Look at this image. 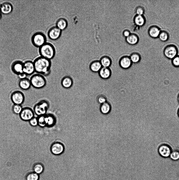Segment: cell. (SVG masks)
I'll return each instance as SVG.
<instances>
[{
    "label": "cell",
    "mask_w": 179,
    "mask_h": 180,
    "mask_svg": "<svg viewBox=\"0 0 179 180\" xmlns=\"http://www.w3.org/2000/svg\"><path fill=\"white\" fill-rule=\"evenodd\" d=\"M62 31L56 26L52 27L48 31V37L52 40H56L60 37Z\"/></svg>",
    "instance_id": "obj_9"
},
{
    "label": "cell",
    "mask_w": 179,
    "mask_h": 180,
    "mask_svg": "<svg viewBox=\"0 0 179 180\" xmlns=\"http://www.w3.org/2000/svg\"><path fill=\"white\" fill-rule=\"evenodd\" d=\"M1 4L0 3V9L1 8Z\"/></svg>",
    "instance_id": "obj_43"
},
{
    "label": "cell",
    "mask_w": 179,
    "mask_h": 180,
    "mask_svg": "<svg viewBox=\"0 0 179 180\" xmlns=\"http://www.w3.org/2000/svg\"><path fill=\"white\" fill-rule=\"evenodd\" d=\"M11 100L14 104L21 105L25 100V96L23 93L19 91L13 92L10 96Z\"/></svg>",
    "instance_id": "obj_8"
},
{
    "label": "cell",
    "mask_w": 179,
    "mask_h": 180,
    "mask_svg": "<svg viewBox=\"0 0 179 180\" xmlns=\"http://www.w3.org/2000/svg\"><path fill=\"white\" fill-rule=\"evenodd\" d=\"M173 65L176 67H179V55H177L172 60Z\"/></svg>",
    "instance_id": "obj_36"
},
{
    "label": "cell",
    "mask_w": 179,
    "mask_h": 180,
    "mask_svg": "<svg viewBox=\"0 0 179 180\" xmlns=\"http://www.w3.org/2000/svg\"><path fill=\"white\" fill-rule=\"evenodd\" d=\"M46 41L45 36L43 33L36 32L34 33L31 38V41L35 47H40L46 42Z\"/></svg>",
    "instance_id": "obj_5"
},
{
    "label": "cell",
    "mask_w": 179,
    "mask_h": 180,
    "mask_svg": "<svg viewBox=\"0 0 179 180\" xmlns=\"http://www.w3.org/2000/svg\"><path fill=\"white\" fill-rule=\"evenodd\" d=\"M99 60L102 67H110L112 64V59L107 56H102Z\"/></svg>",
    "instance_id": "obj_22"
},
{
    "label": "cell",
    "mask_w": 179,
    "mask_h": 180,
    "mask_svg": "<svg viewBox=\"0 0 179 180\" xmlns=\"http://www.w3.org/2000/svg\"><path fill=\"white\" fill-rule=\"evenodd\" d=\"M31 86L36 89H40L44 87L46 83V80L43 75L39 74H34L30 77Z\"/></svg>",
    "instance_id": "obj_3"
},
{
    "label": "cell",
    "mask_w": 179,
    "mask_h": 180,
    "mask_svg": "<svg viewBox=\"0 0 179 180\" xmlns=\"http://www.w3.org/2000/svg\"><path fill=\"white\" fill-rule=\"evenodd\" d=\"M49 102L43 100L36 104L33 108V111L36 115L39 116L45 115L49 107Z\"/></svg>",
    "instance_id": "obj_4"
},
{
    "label": "cell",
    "mask_w": 179,
    "mask_h": 180,
    "mask_svg": "<svg viewBox=\"0 0 179 180\" xmlns=\"http://www.w3.org/2000/svg\"><path fill=\"white\" fill-rule=\"evenodd\" d=\"M178 116L179 117V108L178 110Z\"/></svg>",
    "instance_id": "obj_42"
},
{
    "label": "cell",
    "mask_w": 179,
    "mask_h": 180,
    "mask_svg": "<svg viewBox=\"0 0 179 180\" xmlns=\"http://www.w3.org/2000/svg\"><path fill=\"white\" fill-rule=\"evenodd\" d=\"M18 78L20 79H22L27 78V76L25 73L23 72L20 74L18 75Z\"/></svg>",
    "instance_id": "obj_38"
},
{
    "label": "cell",
    "mask_w": 179,
    "mask_h": 180,
    "mask_svg": "<svg viewBox=\"0 0 179 180\" xmlns=\"http://www.w3.org/2000/svg\"><path fill=\"white\" fill-rule=\"evenodd\" d=\"M64 149L63 144L58 142L53 143L50 148L51 152L55 155H59L61 154L64 151Z\"/></svg>",
    "instance_id": "obj_12"
},
{
    "label": "cell",
    "mask_w": 179,
    "mask_h": 180,
    "mask_svg": "<svg viewBox=\"0 0 179 180\" xmlns=\"http://www.w3.org/2000/svg\"><path fill=\"white\" fill-rule=\"evenodd\" d=\"M33 62L35 72L44 76L51 72V60L41 56L36 58Z\"/></svg>",
    "instance_id": "obj_1"
},
{
    "label": "cell",
    "mask_w": 179,
    "mask_h": 180,
    "mask_svg": "<svg viewBox=\"0 0 179 180\" xmlns=\"http://www.w3.org/2000/svg\"><path fill=\"white\" fill-rule=\"evenodd\" d=\"M34 112L31 108L26 107L23 108L19 115L20 119L24 121H29L34 117Z\"/></svg>",
    "instance_id": "obj_7"
},
{
    "label": "cell",
    "mask_w": 179,
    "mask_h": 180,
    "mask_svg": "<svg viewBox=\"0 0 179 180\" xmlns=\"http://www.w3.org/2000/svg\"><path fill=\"white\" fill-rule=\"evenodd\" d=\"M30 125L33 127H35L38 125V119L34 117L29 121Z\"/></svg>",
    "instance_id": "obj_37"
},
{
    "label": "cell",
    "mask_w": 179,
    "mask_h": 180,
    "mask_svg": "<svg viewBox=\"0 0 179 180\" xmlns=\"http://www.w3.org/2000/svg\"><path fill=\"white\" fill-rule=\"evenodd\" d=\"M177 100H178V101L179 103V94H178V97H177Z\"/></svg>",
    "instance_id": "obj_40"
},
{
    "label": "cell",
    "mask_w": 179,
    "mask_h": 180,
    "mask_svg": "<svg viewBox=\"0 0 179 180\" xmlns=\"http://www.w3.org/2000/svg\"><path fill=\"white\" fill-rule=\"evenodd\" d=\"M96 100L97 102L100 105L108 101L107 97L102 94L98 95L97 97Z\"/></svg>",
    "instance_id": "obj_31"
},
{
    "label": "cell",
    "mask_w": 179,
    "mask_h": 180,
    "mask_svg": "<svg viewBox=\"0 0 179 180\" xmlns=\"http://www.w3.org/2000/svg\"><path fill=\"white\" fill-rule=\"evenodd\" d=\"M102 67L99 60H95L92 61L89 66L90 70L94 73H98Z\"/></svg>",
    "instance_id": "obj_19"
},
{
    "label": "cell",
    "mask_w": 179,
    "mask_h": 180,
    "mask_svg": "<svg viewBox=\"0 0 179 180\" xmlns=\"http://www.w3.org/2000/svg\"><path fill=\"white\" fill-rule=\"evenodd\" d=\"M161 31L160 29L158 26L153 25L149 27L148 33L150 37L152 38H156L158 37Z\"/></svg>",
    "instance_id": "obj_18"
},
{
    "label": "cell",
    "mask_w": 179,
    "mask_h": 180,
    "mask_svg": "<svg viewBox=\"0 0 179 180\" xmlns=\"http://www.w3.org/2000/svg\"><path fill=\"white\" fill-rule=\"evenodd\" d=\"M2 17L1 13L0 12V20L1 19Z\"/></svg>",
    "instance_id": "obj_41"
},
{
    "label": "cell",
    "mask_w": 179,
    "mask_h": 180,
    "mask_svg": "<svg viewBox=\"0 0 179 180\" xmlns=\"http://www.w3.org/2000/svg\"><path fill=\"white\" fill-rule=\"evenodd\" d=\"M18 85L20 88L24 90L29 89L31 86L30 80L27 78L20 79L19 81Z\"/></svg>",
    "instance_id": "obj_20"
},
{
    "label": "cell",
    "mask_w": 179,
    "mask_h": 180,
    "mask_svg": "<svg viewBox=\"0 0 179 180\" xmlns=\"http://www.w3.org/2000/svg\"><path fill=\"white\" fill-rule=\"evenodd\" d=\"M23 108L21 105L14 104L12 107L13 112L16 115H19L21 112Z\"/></svg>",
    "instance_id": "obj_30"
},
{
    "label": "cell",
    "mask_w": 179,
    "mask_h": 180,
    "mask_svg": "<svg viewBox=\"0 0 179 180\" xmlns=\"http://www.w3.org/2000/svg\"><path fill=\"white\" fill-rule=\"evenodd\" d=\"M23 62L19 60L14 61L12 64L11 66L12 72L18 75L23 72Z\"/></svg>",
    "instance_id": "obj_13"
},
{
    "label": "cell",
    "mask_w": 179,
    "mask_h": 180,
    "mask_svg": "<svg viewBox=\"0 0 179 180\" xmlns=\"http://www.w3.org/2000/svg\"><path fill=\"white\" fill-rule=\"evenodd\" d=\"M169 33L164 30L161 31L158 38L162 42L167 41L169 39Z\"/></svg>",
    "instance_id": "obj_27"
},
{
    "label": "cell",
    "mask_w": 179,
    "mask_h": 180,
    "mask_svg": "<svg viewBox=\"0 0 179 180\" xmlns=\"http://www.w3.org/2000/svg\"><path fill=\"white\" fill-rule=\"evenodd\" d=\"M136 15H143L145 13V9L143 7L141 6H138L135 9Z\"/></svg>",
    "instance_id": "obj_35"
},
{
    "label": "cell",
    "mask_w": 179,
    "mask_h": 180,
    "mask_svg": "<svg viewBox=\"0 0 179 180\" xmlns=\"http://www.w3.org/2000/svg\"><path fill=\"white\" fill-rule=\"evenodd\" d=\"M134 21L136 25L139 26H142L145 24L146 19L143 15H136L134 18Z\"/></svg>",
    "instance_id": "obj_25"
},
{
    "label": "cell",
    "mask_w": 179,
    "mask_h": 180,
    "mask_svg": "<svg viewBox=\"0 0 179 180\" xmlns=\"http://www.w3.org/2000/svg\"><path fill=\"white\" fill-rule=\"evenodd\" d=\"M98 73L101 78L104 80H107L111 76L112 71L110 67H102Z\"/></svg>",
    "instance_id": "obj_15"
},
{
    "label": "cell",
    "mask_w": 179,
    "mask_h": 180,
    "mask_svg": "<svg viewBox=\"0 0 179 180\" xmlns=\"http://www.w3.org/2000/svg\"><path fill=\"white\" fill-rule=\"evenodd\" d=\"M126 42L129 44L134 45L136 44L139 41L138 36L135 34L131 33L128 37L126 38Z\"/></svg>",
    "instance_id": "obj_24"
},
{
    "label": "cell",
    "mask_w": 179,
    "mask_h": 180,
    "mask_svg": "<svg viewBox=\"0 0 179 180\" xmlns=\"http://www.w3.org/2000/svg\"><path fill=\"white\" fill-rule=\"evenodd\" d=\"M129 57L133 64H138L140 63L141 61V56L138 53H133L130 55Z\"/></svg>",
    "instance_id": "obj_26"
},
{
    "label": "cell",
    "mask_w": 179,
    "mask_h": 180,
    "mask_svg": "<svg viewBox=\"0 0 179 180\" xmlns=\"http://www.w3.org/2000/svg\"><path fill=\"white\" fill-rule=\"evenodd\" d=\"M39 52L41 56L50 60L53 58L55 54L54 46L49 43H46L39 48Z\"/></svg>",
    "instance_id": "obj_2"
},
{
    "label": "cell",
    "mask_w": 179,
    "mask_h": 180,
    "mask_svg": "<svg viewBox=\"0 0 179 180\" xmlns=\"http://www.w3.org/2000/svg\"><path fill=\"white\" fill-rule=\"evenodd\" d=\"M67 26L68 22L67 20L64 18L59 19L56 23V26L62 31L65 29Z\"/></svg>",
    "instance_id": "obj_23"
},
{
    "label": "cell",
    "mask_w": 179,
    "mask_h": 180,
    "mask_svg": "<svg viewBox=\"0 0 179 180\" xmlns=\"http://www.w3.org/2000/svg\"><path fill=\"white\" fill-rule=\"evenodd\" d=\"M44 169L43 166L40 163H37L35 164L33 167L34 172L38 174L41 173L43 171Z\"/></svg>",
    "instance_id": "obj_29"
},
{
    "label": "cell",
    "mask_w": 179,
    "mask_h": 180,
    "mask_svg": "<svg viewBox=\"0 0 179 180\" xmlns=\"http://www.w3.org/2000/svg\"><path fill=\"white\" fill-rule=\"evenodd\" d=\"M39 179L38 174L34 172L29 173L27 177V180H38Z\"/></svg>",
    "instance_id": "obj_34"
},
{
    "label": "cell",
    "mask_w": 179,
    "mask_h": 180,
    "mask_svg": "<svg viewBox=\"0 0 179 180\" xmlns=\"http://www.w3.org/2000/svg\"><path fill=\"white\" fill-rule=\"evenodd\" d=\"M170 158L174 160L179 159V151L177 150L172 151L170 156Z\"/></svg>",
    "instance_id": "obj_33"
},
{
    "label": "cell",
    "mask_w": 179,
    "mask_h": 180,
    "mask_svg": "<svg viewBox=\"0 0 179 180\" xmlns=\"http://www.w3.org/2000/svg\"><path fill=\"white\" fill-rule=\"evenodd\" d=\"M45 120L46 125L50 126H52L54 124V118L51 115H45Z\"/></svg>",
    "instance_id": "obj_28"
},
{
    "label": "cell",
    "mask_w": 179,
    "mask_h": 180,
    "mask_svg": "<svg viewBox=\"0 0 179 180\" xmlns=\"http://www.w3.org/2000/svg\"><path fill=\"white\" fill-rule=\"evenodd\" d=\"M119 64L122 69L127 70L130 68L132 66V63L129 56H125L122 57L119 59Z\"/></svg>",
    "instance_id": "obj_11"
},
{
    "label": "cell",
    "mask_w": 179,
    "mask_h": 180,
    "mask_svg": "<svg viewBox=\"0 0 179 180\" xmlns=\"http://www.w3.org/2000/svg\"><path fill=\"white\" fill-rule=\"evenodd\" d=\"M158 151L160 155L164 157H170L172 152L171 149L168 145L163 144L159 147Z\"/></svg>",
    "instance_id": "obj_14"
},
{
    "label": "cell",
    "mask_w": 179,
    "mask_h": 180,
    "mask_svg": "<svg viewBox=\"0 0 179 180\" xmlns=\"http://www.w3.org/2000/svg\"><path fill=\"white\" fill-rule=\"evenodd\" d=\"M99 111L101 114L104 115H107L111 112L112 106L111 104L107 101L100 105Z\"/></svg>",
    "instance_id": "obj_16"
},
{
    "label": "cell",
    "mask_w": 179,
    "mask_h": 180,
    "mask_svg": "<svg viewBox=\"0 0 179 180\" xmlns=\"http://www.w3.org/2000/svg\"><path fill=\"white\" fill-rule=\"evenodd\" d=\"M61 84L62 86L65 89H69L72 86L73 80L72 78L69 76L64 77L61 80Z\"/></svg>",
    "instance_id": "obj_21"
},
{
    "label": "cell",
    "mask_w": 179,
    "mask_h": 180,
    "mask_svg": "<svg viewBox=\"0 0 179 180\" xmlns=\"http://www.w3.org/2000/svg\"><path fill=\"white\" fill-rule=\"evenodd\" d=\"M130 34L131 33L130 31L128 30H125L123 32V36L126 38L128 37Z\"/></svg>",
    "instance_id": "obj_39"
},
{
    "label": "cell",
    "mask_w": 179,
    "mask_h": 180,
    "mask_svg": "<svg viewBox=\"0 0 179 180\" xmlns=\"http://www.w3.org/2000/svg\"><path fill=\"white\" fill-rule=\"evenodd\" d=\"M163 53L165 57L169 60H172L178 54V51L176 46L170 44L165 47Z\"/></svg>",
    "instance_id": "obj_6"
},
{
    "label": "cell",
    "mask_w": 179,
    "mask_h": 180,
    "mask_svg": "<svg viewBox=\"0 0 179 180\" xmlns=\"http://www.w3.org/2000/svg\"><path fill=\"white\" fill-rule=\"evenodd\" d=\"M13 9V6L10 3L6 2L1 4L0 12L3 14L8 15L12 12Z\"/></svg>",
    "instance_id": "obj_17"
},
{
    "label": "cell",
    "mask_w": 179,
    "mask_h": 180,
    "mask_svg": "<svg viewBox=\"0 0 179 180\" xmlns=\"http://www.w3.org/2000/svg\"><path fill=\"white\" fill-rule=\"evenodd\" d=\"M45 115L39 116L38 119V125L40 127H43L45 126L46 124L45 120Z\"/></svg>",
    "instance_id": "obj_32"
},
{
    "label": "cell",
    "mask_w": 179,
    "mask_h": 180,
    "mask_svg": "<svg viewBox=\"0 0 179 180\" xmlns=\"http://www.w3.org/2000/svg\"><path fill=\"white\" fill-rule=\"evenodd\" d=\"M35 72L33 62L30 60L25 61L23 64V72L27 75H32Z\"/></svg>",
    "instance_id": "obj_10"
}]
</instances>
